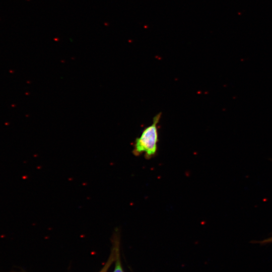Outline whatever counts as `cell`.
<instances>
[{
  "mask_svg": "<svg viewBox=\"0 0 272 272\" xmlns=\"http://www.w3.org/2000/svg\"><path fill=\"white\" fill-rule=\"evenodd\" d=\"M161 115L160 112L155 116L152 123L145 128L140 137L135 139L132 151L134 155L144 154L145 157L149 159L156 154L159 142L158 124Z\"/></svg>",
  "mask_w": 272,
  "mask_h": 272,
  "instance_id": "6da1fadb",
  "label": "cell"
},
{
  "mask_svg": "<svg viewBox=\"0 0 272 272\" xmlns=\"http://www.w3.org/2000/svg\"><path fill=\"white\" fill-rule=\"evenodd\" d=\"M113 272H123L120 260L118 258L116 261L115 266Z\"/></svg>",
  "mask_w": 272,
  "mask_h": 272,
  "instance_id": "7a4b0ae2",
  "label": "cell"
},
{
  "mask_svg": "<svg viewBox=\"0 0 272 272\" xmlns=\"http://www.w3.org/2000/svg\"><path fill=\"white\" fill-rule=\"evenodd\" d=\"M257 243H259V244H265L272 243V236L268 238L265 239L263 240H261L260 241L257 242Z\"/></svg>",
  "mask_w": 272,
  "mask_h": 272,
  "instance_id": "3957f363",
  "label": "cell"
}]
</instances>
